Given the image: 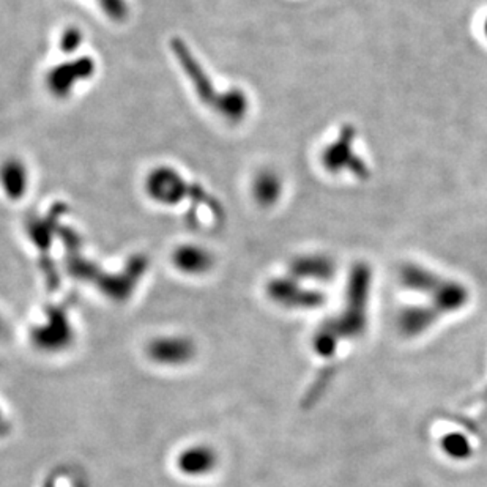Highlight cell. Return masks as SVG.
<instances>
[{
	"instance_id": "cell-6",
	"label": "cell",
	"mask_w": 487,
	"mask_h": 487,
	"mask_svg": "<svg viewBox=\"0 0 487 487\" xmlns=\"http://www.w3.org/2000/svg\"><path fill=\"white\" fill-rule=\"evenodd\" d=\"M254 197L263 205H272L281 195L280 178L274 176L273 172H263L254 180Z\"/></svg>"
},
{
	"instance_id": "cell-1",
	"label": "cell",
	"mask_w": 487,
	"mask_h": 487,
	"mask_svg": "<svg viewBox=\"0 0 487 487\" xmlns=\"http://www.w3.org/2000/svg\"><path fill=\"white\" fill-rule=\"evenodd\" d=\"M172 51L177 55L180 67L183 68L186 78L191 81L202 103L231 122L242 120L246 116L248 98L244 97V91H231L224 93V91H216L215 84H212L208 74L205 73V70L199 65L195 55L191 54L189 48H186V44L180 40L172 42Z\"/></svg>"
},
{
	"instance_id": "cell-5",
	"label": "cell",
	"mask_w": 487,
	"mask_h": 487,
	"mask_svg": "<svg viewBox=\"0 0 487 487\" xmlns=\"http://www.w3.org/2000/svg\"><path fill=\"white\" fill-rule=\"evenodd\" d=\"M176 263L185 272H204L210 267L212 256L207 250L195 244H185L176 251Z\"/></svg>"
},
{
	"instance_id": "cell-8",
	"label": "cell",
	"mask_w": 487,
	"mask_h": 487,
	"mask_svg": "<svg viewBox=\"0 0 487 487\" xmlns=\"http://www.w3.org/2000/svg\"><path fill=\"white\" fill-rule=\"evenodd\" d=\"M82 43V33H81L80 29L76 27H72V29H67L63 32L61 40V49L63 53H74L76 49L80 48V44Z\"/></svg>"
},
{
	"instance_id": "cell-9",
	"label": "cell",
	"mask_w": 487,
	"mask_h": 487,
	"mask_svg": "<svg viewBox=\"0 0 487 487\" xmlns=\"http://www.w3.org/2000/svg\"><path fill=\"white\" fill-rule=\"evenodd\" d=\"M486 27H487V25H486Z\"/></svg>"
},
{
	"instance_id": "cell-3",
	"label": "cell",
	"mask_w": 487,
	"mask_h": 487,
	"mask_svg": "<svg viewBox=\"0 0 487 487\" xmlns=\"http://www.w3.org/2000/svg\"><path fill=\"white\" fill-rule=\"evenodd\" d=\"M95 72V63L89 57H81L78 61L68 62L55 67L46 78V86L55 97H67L73 91L74 86L81 81L91 78Z\"/></svg>"
},
{
	"instance_id": "cell-4",
	"label": "cell",
	"mask_w": 487,
	"mask_h": 487,
	"mask_svg": "<svg viewBox=\"0 0 487 487\" xmlns=\"http://www.w3.org/2000/svg\"><path fill=\"white\" fill-rule=\"evenodd\" d=\"M0 185L10 199H21L29 188V169L18 158H8L0 166Z\"/></svg>"
},
{
	"instance_id": "cell-2",
	"label": "cell",
	"mask_w": 487,
	"mask_h": 487,
	"mask_svg": "<svg viewBox=\"0 0 487 487\" xmlns=\"http://www.w3.org/2000/svg\"><path fill=\"white\" fill-rule=\"evenodd\" d=\"M146 191L153 201L165 205H176L191 193L188 183L180 177L178 172L172 171L171 167H158L148 174Z\"/></svg>"
},
{
	"instance_id": "cell-7",
	"label": "cell",
	"mask_w": 487,
	"mask_h": 487,
	"mask_svg": "<svg viewBox=\"0 0 487 487\" xmlns=\"http://www.w3.org/2000/svg\"><path fill=\"white\" fill-rule=\"evenodd\" d=\"M98 5L101 6L104 14L110 19L122 21L129 14V4L127 0H95Z\"/></svg>"
}]
</instances>
